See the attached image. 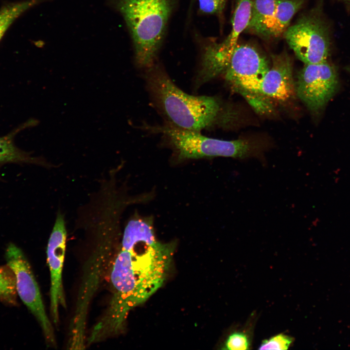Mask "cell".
I'll return each instance as SVG.
<instances>
[{
	"mask_svg": "<svg viewBox=\"0 0 350 350\" xmlns=\"http://www.w3.org/2000/svg\"><path fill=\"white\" fill-rule=\"evenodd\" d=\"M16 132L0 137V165L7 162L37 163L43 165L42 160L31 157L15 145L13 137Z\"/></svg>",
	"mask_w": 350,
	"mask_h": 350,
	"instance_id": "cell-14",
	"label": "cell"
},
{
	"mask_svg": "<svg viewBox=\"0 0 350 350\" xmlns=\"http://www.w3.org/2000/svg\"><path fill=\"white\" fill-rule=\"evenodd\" d=\"M250 343L247 333L244 331H236L228 336L223 349L229 350H248Z\"/></svg>",
	"mask_w": 350,
	"mask_h": 350,
	"instance_id": "cell-16",
	"label": "cell"
},
{
	"mask_svg": "<svg viewBox=\"0 0 350 350\" xmlns=\"http://www.w3.org/2000/svg\"><path fill=\"white\" fill-rule=\"evenodd\" d=\"M278 1L254 0L250 20L245 31L268 39V28L274 15Z\"/></svg>",
	"mask_w": 350,
	"mask_h": 350,
	"instance_id": "cell-11",
	"label": "cell"
},
{
	"mask_svg": "<svg viewBox=\"0 0 350 350\" xmlns=\"http://www.w3.org/2000/svg\"><path fill=\"white\" fill-rule=\"evenodd\" d=\"M254 0H236L229 34L220 43L208 46L202 57L196 78L205 84L224 73L241 33L249 23Z\"/></svg>",
	"mask_w": 350,
	"mask_h": 350,
	"instance_id": "cell-6",
	"label": "cell"
},
{
	"mask_svg": "<svg viewBox=\"0 0 350 350\" xmlns=\"http://www.w3.org/2000/svg\"><path fill=\"white\" fill-rule=\"evenodd\" d=\"M151 131L160 133L172 148L176 159L228 157L245 159L255 157L263 163L262 152L266 146L245 140H225L210 138L195 132L174 126L167 122L161 125L146 126Z\"/></svg>",
	"mask_w": 350,
	"mask_h": 350,
	"instance_id": "cell-3",
	"label": "cell"
},
{
	"mask_svg": "<svg viewBox=\"0 0 350 350\" xmlns=\"http://www.w3.org/2000/svg\"><path fill=\"white\" fill-rule=\"evenodd\" d=\"M240 89L242 93H244L246 100L257 111L264 113L271 110L270 105L261 97V94L243 89Z\"/></svg>",
	"mask_w": 350,
	"mask_h": 350,
	"instance_id": "cell-18",
	"label": "cell"
},
{
	"mask_svg": "<svg viewBox=\"0 0 350 350\" xmlns=\"http://www.w3.org/2000/svg\"><path fill=\"white\" fill-rule=\"evenodd\" d=\"M46 0H23L7 2L0 8V41L13 23L31 8Z\"/></svg>",
	"mask_w": 350,
	"mask_h": 350,
	"instance_id": "cell-13",
	"label": "cell"
},
{
	"mask_svg": "<svg viewBox=\"0 0 350 350\" xmlns=\"http://www.w3.org/2000/svg\"><path fill=\"white\" fill-rule=\"evenodd\" d=\"M342 1L345 2L346 4H348L350 5V0H341Z\"/></svg>",
	"mask_w": 350,
	"mask_h": 350,
	"instance_id": "cell-20",
	"label": "cell"
},
{
	"mask_svg": "<svg viewBox=\"0 0 350 350\" xmlns=\"http://www.w3.org/2000/svg\"><path fill=\"white\" fill-rule=\"evenodd\" d=\"M346 70L350 73V65L347 67Z\"/></svg>",
	"mask_w": 350,
	"mask_h": 350,
	"instance_id": "cell-21",
	"label": "cell"
},
{
	"mask_svg": "<svg viewBox=\"0 0 350 350\" xmlns=\"http://www.w3.org/2000/svg\"><path fill=\"white\" fill-rule=\"evenodd\" d=\"M269 68L267 58L256 48L248 44H238L223 74L237 88L257 93Z\"/></svg>",
	"mask_w": 350,
	"mask_h": 350,
	"instance_id": "cell-8",
	"label": "cell"
},
{
	"mask_svg": "<svg viewBox=\"0 0 350 350\" xmlns=\"http://www.w3.org/2000/svg\"><path fill=\"white\" fill-rule=\"evenodd\" d=\"M337 71L327 61L305 64L295 83V93L312 112L321 110L338 88Z\"/></svg>",
	"mask_w": 350,
	"mask_h": 350,
	"instance_id": "cell-7",
	"label": "cell"
},
{
	"mask_svg": "<svg viewBox=\"0 0 350 350\" xmlns=\"http://www.w3.org/2000/svg\"><path fill=\"white\" fill-rule=\"evenodd\" d=\"M305 0H278L273 18L269 25L268 39L278 37L289 26L295 14L303 6Z\"/></svg>",
	"mask_w": 350,
	"mask_h": 350,
	"instance_id": "cell-12",
	"label": "cell"
},
{
	"mask_svg": "<svg viewBox=\"0 0 350 350\" xmlns=\"http://www.w3.org/2000/svg\"><path fill=\"white\" fill-rule=\"evenodd\" d=\"M122 14L133 42L137 66L154 64L162 43L174 0H110Z\"/></svg>",
	"mask_w": 350,
	"mask_h": 350,
	"instance_id": "cell-2",
	"label": "cell"
},
{
	"mask_svg": "<svg viewBox=\"0 0 350 350\" xmlns=\"http://www.w3.org/2000/svg\"><path fill=\"white\" fill-rule=\"evenodd\" d=\"M199 10L203 14L219 15L225 8L226 0H197Z\"/></svg>",
	"mask_w": 350,
	"mask_h": 350,
	"instance_id": "cell-19",
	"label": "cell"
},
{
	"mask_svg": "<svg viewBox=\"0 0 350 350\" xmlns=\"http://www.w3.org/2000/svg\"><path fill=\"white\" fill-rule=\"evenodd\" d=\"M293 342V338L284 334H279L268 339L264 340L259 350H287Z\"/></svg>",
	"mask_w": 350,
	"mask_h": 350,
	"instance_id": "cell-17",
	"label": "cell"
},
{
	"mask_svg": "<svg viewBox=\"0 0 350 350\" xmlns=\"http://www.w3.org/2000/svg\"><path fill=\"white\" fill-rule=\"evenodd\" d=\"M7 265L13 272L17 294L39 323L48 344L54 346L53 329L46 313L41 295L30 264L20 249L11 243L5 253Z\"/></svg>",
	"mask_w": 350,
	"mask_h": 350,
	"instance_id": "cell-5",
	"label": "cell"
},
{
	"mask_svg": "<svg viewBox=\"0 0 350 350\" xmlns=\"http://www.w3.org/2000/svg\"><path fill=\"white\" fill-rule=\"evenodd\" d=\"M144 79L152 101L166 122L201 132L226 124L228 121L229 112L218 98L185 92L155 64L146 69Z\"/></svg>",
	"mask_w": 350,
	"mask_h": 350,
	"instance_id": "cell-1",
	"label": "cell"
},
{
	"mask_svg": "<svg viewBox=\"0 0 350 350\" xmlns=\"http://www.w3.org/2000/svg\"><path fill=\"white\" fill-rule=\"evenodd\" d=\"M66 229L63 215L57 214L49 240L47 254L51 274L50 309L55 324L59 321V306H66L62 284Z\"/></svg>",
	"mask_w": 350,
	"mask_h": 350,
	"instance_id": "cell-9",
	"label": "cell"
},
{
	"mask_svg": "<svg viewBox=\"0 0 350 350\" xmlns=\"http://www.w3.org/2000/svg\"><path fill=\"white\" fill-rule=\"evenodd\" d=\"M283 35L295 55L305 64L327 61L330 37L327 24L318 11L301 15Z\"/></svg>",
	"mask_w": 350,
	"mask_h": 350,
	"instance_id": "cell-4",
	"label": "cell"
},
{
	"mask_svg": "<svg viewBox=\"0 0 350 350\" xmlns=\"http://www.w3.org/2000/svg\"><path fill=\"white\" fill-rule=\"evenodd\" d=\"M15 275L7 264L0 266V301L11 305L17 302Z\"/></svg>",
	"mask_w": 350,
	"mask_h": 350,
	"instance_id": "cell-15",
	"label": "cell"
},
{
	"mask_svg": "<svg viewBox=\"0 0 350 350\" xmlns=\"http://www.w3.org/2000/svg\"><path fill=\"white\" fill-rule=\"evenodd\" d=\"M272 65L262 79L258 93L280 101H285L295 93L292 59L283 51L272 54Z\"/></svg>",
	"mask_w": 350,
	"mask_h": 350,
	"instance_id": "cell-10",
	"label": "cell"
}]
</instances>
